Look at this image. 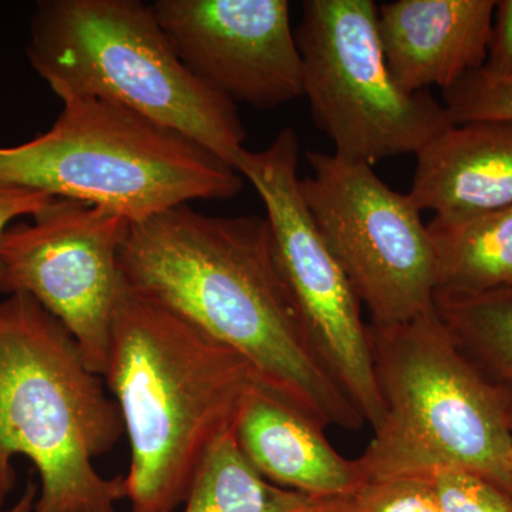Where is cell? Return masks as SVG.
<instances>
[{
	"mask_svg": "<svg viewBox=\"0 0 512 512\" xmlns=\"http://www.w3.org/2000/svg\"><path fill=\"white\" fill-rule=\"evenodd\" d=\"M119 268L131 289L234 349L262 387L320 426H365L313 345L268 218L171 208L130 224Z\"/></svg>",
	"mask_w": 512,
	"mask_h": 512,
	"instance_id": "6da1fadb",
	"label": "cell"
},
{
	"mask_svg": "<svg viewBox=\"0 0 512 512\" xmlns=\"http://www.w3.org/2000/svg\"><path fill=\"white\" fill-rule=\"evenodd\" d=\"M104 383L119 407L131 460V512H174L208 451L234 430L259 386L234 349L123 281Z\"/></svg>",
	"mask_w": 512,
	"mask_h": 512,
	"instance_id": "7a4b0ae2",
	"label": "cell"
},
{
	"mask_svg": "<svg viewBox=\"0 0 512 512\" xmlns=\"http://www.w3.org/2000/svg\"><path fill=\"white\" fill-rule=\"evenodd\" d=\"M124 434L119 407L59 319L28 293L0 298V511L16 487L15 458L40 478L33 512H116L124 477L94 458Z\"/></svg>",
	"mask_w": 512,
	"mask_h": 512,
	"instance_id": "3957f363",
	"label": "cell"
},
{
	"mask_svg": "<svg viewBox=\"0 0 512 512\" xmlns=\"http://www.w3.org/2000/svg\"><path fill=\"white\" fill-rule=\"evenodd\" d=\"M26 55L62 101H114L190 137L232 168L245 150L237 104L184 66L151 5L140 0H42Z\"/></svg>",
	"mask_w": 512,
	"mask_h": 512,
	"instance_id": "277c9868",
	"label": "cell"
},
{
	"mask_svg": "<svg viewBox=\"0 0 512 512\" xmlns=\"http://www.w3.org/2000/svg\"><path fill=\"white\" fill-rule=\"evenodd\" d=\"M367 330L382 416L356 458L366 483L460 467L512 495L510 419L436 306L407 322Z\"/></svg>",
	"mask_w": 512,
	"mask_h": 512,
	"instance_id": "5b68a950",
	"label": "cell"
},
{
	"mask_svg": "<svg viewBox=\"0 0 512 512\" xmlns=\"http://www.w3.org/2000/svg\"><path fill=\"white\" fill-rule=\"evenodd\" d=\"M0 180L87 202L136 224L191 201H228L234 168L197 141L114 101H63L55 124L0 147Z\"/></svg>",
	"mask_w": 512,
	"mask_h": 512,
	"instance_id": "8992f818",
	"label": "cell"
},
{
	"mask_svg": "<svg viewBox=\"0 0 512 512\" xmlns=\"http://www.w3.org/2000/svg\"><path fill=\"white\" fill-rule=\"evenodd\" d=\"M303 96L333 154L372 165L414 154L450 127L443 103L394 82L372 0H306L295 32Z\"/></svg>",
	"mask_w": 512,
	"mask_h": 512,
	"instance_id": "52a82bcc",
	"label": "cell"
},
{
	"mask_svg": "<svg viewBox=\"0 0 512 512\" xmlns=\"http://www.w3.org/2000/svg\"><path fill=\"white\" fill-rule=\"evenodd\" d=\"M303 201L348 276L372 326H392L434 306L436 255L409 194L380 180L372 165L308 151Z\"/></svg>",
	"mask_w": 512,
	"mask_h": 512,
	"instance_id": "ba28073f",
	"label": "cell"
},
{
	"mask_svg": "<svg viewBox=\"0 0 512 512\" xmlns=\"http://www.w3.org/2000/svg\"><path fill=\"white\" fill-rule=\"evenodd\" d=\"M298 164V136L284 128L264 150L245 148L234 168L264 202L279 261L313 345L373 429L382 416V402L362 303L303 201Z\"/></svg>",
	"mask_w": 512,
	"mask_h": 512,
	"instance_id": "9c48e42d",
	"label": "cell"
},
{
	"mask_svg": "<svg viewBox=\"0 0 512 512\" xmlns=\"http://www.w3.org/2000/svg\"><path fill=\"white\" fill-rule=\"evenodd\" d=\"M130 221L87 202L55 198L0 244L2 296L22 292L63 323L103 377L121 284L119 254Z\"/></svg>",
	"mask_w": 512,
	"mask_h": 512,
	"instance_id": "30bf717a",
	"label": "cell"
},
{
	"mask_svg": "<svg viewBox=\"0 0 512 512\" xmlns=\"http://www.w3.org/2000/svg\"><path fill=\"white\" fill-rule=\"evenodd\" d=\"M151 9L184 66L232 103L269 110L303 97L286 0H157Z\"/></svg>",
	"mask_w": 512,
	"mask_h": 512,
	"instance_id": "8fae6325",
	"label": "cell"
},
{
	"mask_svg": "<svg viewBox=\"0 0 512 512\" xmlns=\"http://www.w3.org/2000/svg\"><path fill=\"white\" fill-rule=\"evenodd\" d=\"M494 0H396L379 8V35L394 82L407 93L446 90L483 69Z\"/></svg>",
	"mask_w": 512,
	"mask_h": 512,
	"instance_id": "7c38bea8",
	"label": "cell"
},
{
	"mask_svg": "<svg viewBox=\"0 0 512 512\" xmlns=\"http://www.w3.org/2000/svg\"><path fill=\"white\" fill-rule=\"evenodd\" d=\"M242 453L279 487L325 500L352 498L366 483L355 460L343 457L320 426L259 384L234 427Z\"/></svg>",
	"mask_w": 512,
	"mask_h": 512,
	"instance_id": "4fadbf2b",
	"label": "cell"
},
{
	"mask_svg": "<svg viewBox=\"0 0 512 512\" xmlns=\"http://www.w3.org/2000/svg\"><path fill=\"white\" fill-rule=\"evenodd\" d=\"M409 195L441 217L512 207V121L451 124L416 154Z\"/></svg>",
	"mask_w": 512,
	"mask_h": 512,
	"instance_id": "5bb4252c",
	"label": "cell"
},
{
	"mask_svg": "<svg viewBox=\"0 0 512 512\" xmlns=\"http://www.w3.org/2000/svg\"><path fill=\"white\" fill-rule=\"evenodd\" d=\"M437 284L434 296L512 291V207L441 217L427 224Z\"/></svg>",
	"mask_w": 512,
	"mask_h": 512,
	"instance_id": "9a60e30c",
	"label": "cell"
},
{
	"mask_svg": "<svg viewBox=\"0 0 512 512\" xmlns=\"http://www.w3.org/2000/svg\"><path fill=\"white\" fill-rule=\"evenodd\" d=\"M338 500L312 497L266 480L242 453L232 430L202 461L184 512H323Z\"/></svg>",
	"mask_w": 512,
	"mask_h": 512,
	"instance_id": "2e32d148",
	"label": "cell"
},
{
	"mask_svg": "<svg viewBox=\"0 0 512 512\" xmlns=\"http://www.w3.org/2000/svg\"><path fill=\"white\" fill-rule=\"evenodd\" d=\"M458 349L494 390L512 429V291L434 296Z\"/></svg>",
	"mask_w": 512,
	"mask_h": 512,
	"instance_id": "e0dca14e",
	"label": "cell"
},
{
	"mask_svg": "<svg viewBox=\"0 0 512 512\" xmlns=\"http://www.w3.org/2000/svg\"><path fill=\"white\" fill-rule=\"evenodd\" d=\"M443 106L453 124L512 121V76L476 70L443 90Z\"/></svg>",
	"mask_w": 512,
	"mask_h": 512,
	"instance_id": "ac0fdd59",
	"label": "cell"
},
{
	"mask_svg": "<svg viewBox=\"0 0 512 512\" xmlns=\"http://www.w3.org/2000/svg\"><path fill=\"white\" fill-rule=\"evenodd\" d=\"M430 480L440 512H512L510 493L466 468H439Z\"/></svg>",
	"mask_w": 512,
	"mask_h": 512,
	"instance_id": "d6986e66",
	"label": "cell"
},
{
	"mask_svg": "<svg viewBox=\"0 0 512 512\" xmlns=\"http://www.w3.org/2000/svg\"><path fill=\"white\" fill-rule=\"evenodd\" d=\"M353 500L359 512H440L430 476L367 481Z\"/></svg>",
	"mask_w": 512,
	"mask_h": 512,
	"instance_id": "ffe728a7",
	"label": "cell"
},
{
	"mask_svg": "<svg viewBox=\"0 0 512 512\" xmlns=\"http://www.w3.org/2000/svg\"><path fill=\"white\" fill-rule=\"evenodd\" d=\"M53 200L55 197L47 192L0 180V244L13 222L22 217H33Z\"/></svg>",
	"mask_w": 512,
	"mask_h": 512,
	"instance_id": "44dd1931",
	"label": "cell"
},
{
	"mask_svg": "<svg viewBox=\"0 0 512 512\" xmlns=\"http://www.w3.org/2000/svg\"><path fill=\"white\" fill-rule=\"evenodd\" d=\"M484 69L498 76H512V0L495 5L493 33Z\"/></svg>",
	"mask_w": 512,
	"mask_h": 512,
	"instance_id": "7402d4cb",
	"label": "cell"
},
{
	"mask_svg": "<svg viewBox=\"0 0 512 512\" xmlns=\"http://www.w3.org/2000/svg\"><path fill=\"white\" fill-rule=\"evenodd\" d=\"M37 495H39V487L33 481H29L19 500L9 508V512L35 511Z\"/></svg>",
	"mask_w": 512,
	"mask_h": 512,
	"instance_id": "603a6c76",
	"label": "cell"
},
{
	"mask_svg": "<svg viewBox=\"0 0 512 512\" xmlns=\"http://www.w3.org/2000/svg\"><path fill=\"white\" fill-rule=\"evenodd\" d=\"M323 512H359L355 500L352 498H340L332 507Z\"/></svg>",
	"mask_w": 512,
	"mask_h": 512,
	"instance_id": "cb8c5ba5",
	"label": "cell"
},
{
	"mask_svg": "<svg viewBox=\"0 0 512 512\" xmlns=\"http://www.w3.org/2000/svg\"><path fill=\"white\" fill-rule=\"evenodd\" d=\"M508 474H510V480L512 484V451L510 454V458H508Z\"/></svg>",
	"mask_w": 512,
	"mask_h": 512,
	"instance_id": "d4e9b609",
	"label": "cell"
},
{
	"mask_svg": "<svg viewBox=\"0 0 512 512\" xmlns=\"http://www.w3.org/2000/svg\"><path fill=\"white\" fill-rule=\"evenodd\" d=\"M0 512H9V510H2V511H0Z\"/></svg>",
	"mask_w": 512,
	"mask_h": 512,
	"instance_id": "484cf974",
	"label": "cell"
}]
</instances>
